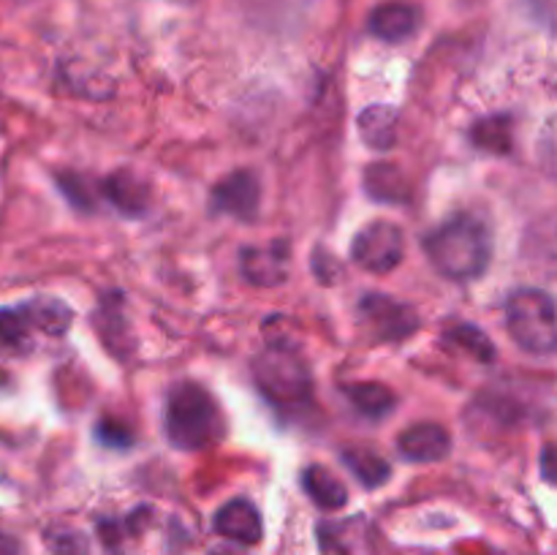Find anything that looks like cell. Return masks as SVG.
Returning a JSON list of instances; mask_svg holds the SVG:
<instances>
[{
  "instance_id": "16",
  "label": "cell",
  "mask_w": 557,
  "mask_h": 555,
  "mask_svg": "<svg viewBox=\"0 0 557 555\" xmlns=\"http://www.w3.org/2000/svg\"><path fill=\"white\" fill-rule=\"evenodd\" d=\"M302 488L315 506L326 511H337L348 504L346 484L324 466H308L302 473Z\"/></svg>"
},
{
  "instance_id": "1",
  "label": "cell",
  "mask_w": 557,
  "mask_h": 555,
  "mask_svg": "<svg viewBox=\"0 0 557 555\" xmlns=\"http://www.w3.org/2000/svg\"><path fill=\"white\" fill-rule=\"evenodd\" d=\"M430 264L451 281H473L484 275L493 256L490 232L476 215H455L424 237Z\"/></svg>"
},
{
  "instance_id": "23",
  "label": "cell",
  "mask_w": 557,
  "mask_h": 555,
  "mask_svg": "<svg viewBox=\"0 0 557 555\" xmlns=\"http://www.w3.org/2000/svg\"><path fill=\"white\" fill-rule=\"evenodd\" d=\"M58 183L63 188V194L71 199V205L79 207V210H90L92 199L90 190L85 188V180L76 177V174H58Z\"/></svg>"
},
{
  "instance_id": "20",
  "label": "cell",
  "mask_w": 557,
  "mask_h": 555,
  "mask_svg": "<svg viewBox=\"0 0 557 555\" xmlns=\"http://www.w3.org/2000/svg\"><path fill=\"white\" fill-rule=\"evenodd\" d=\"M446 341H449L451 346L468 351L471 357L482 359V362H490V359H495L493 343H490L487 335H484L482 330H476V326H468V324L451 326V330L446 332Z\"/></svg>"
},
{
  "instance_id": "4",
  "label": "cell",
  "mask_w": 557,
  "mask_h": 555,
  "mask_svg": "<svg viewBox=\"0 0 557 555\" xmlns=\"http://www.w3.org/2000/svg\"><path fill=\"white\" fill-rule=\"evenodd\" d=\"M506 330L528 354L547 357L555 351V303L542 288H517L506 299Z\"/></svg>"
},
{
  "instance_id": "12",
  "label": "cell",
  "mask_w": 557,
  "mask_h": 555,
  "mask_svg": "<svg viewBox=\"0 0 557 555\" xmlns=\"http://www.w3.org/2000/svg\"><path fill=\"white\" fill-rule=\"evenodd\" d=\"M36 335H41V332H38L30 303L0 308V351L27 354L36 343Z\"/></svg>"
},
{
  "instance_id": "22",
  "label": "cell",
  "mask_w": 557,
  "mask_h": 555,
  "mask_svg": "<svg viewBox=\"0 0 557 555\" xmlns=\"http://www.w3.org/2000/svg\"><path fill=\"white\" fill-rule=\"evenodd\" d=\"M96 439L101 441L103 446H109V449H128V446L134 444V433H131L123 422L109 417L96 424Z\"/></svg>"
},
{
  "instance_id": "9",
  "label": "cell",
  "mask_w": 557,
  "mask_h": 555,
  "mask_svg": "<svg viewBox=\"0 0 557 555\" xmlns=\"http://www.w3.org/2000/svg\"><path fill=\"white\" fill-rule=\"evenodd\" d=\"M215 531L221 533L223 539H228V542L243 544V547H253V544L261 542L264 526H261L259 509H256L250 501L234 498L218 509Z\"/></svg>"
},
{
  "instance_id": "15",
  "label": "cell",
  "mask_w": 557,
  "mask_h": 555,
  "mask_svg": "<svg viewBox=\"0 0 557 555\" xmlns=\"http://www.w3.org/2000/svg\"><path fill=\"white\" fill-rule=\"evenodd\" d=\"M359 136L370 150H392L397 141V112L384 103H373L359 114Z\"/></svg>"
},
{
  "instance_id": "2",
  "label": "cell",
  "mask_w": 557,
  "mask_h": 555,
  "mask_svg": "<svg viewBox=\"0 0 557 555\" xmlns=\"http://www.w3.org/2000/svg\"><path fill=\"white\" fill-rule=\"evenodd\" d=\"M163 433L183 452H201L223 439V414L215 397L194 381L174 384L163 406Z\"/></svg>"
},
{
  "instance_id": "14",
  "label": "cell",
  "mask_w": 557,
  "mask_h": 555,
  "mask_svg": "<svg viewBox=\"0 0 557 555\" xmlns=\"http://www.w3.org/2000/svg\"><path fill=\"white\" fill-rule=\"evenodd\" d=\"M364 190L370 199L384 201V205H403L411 196V185L395 163H370L364 172Z\"/></svg>"
},
{
  "instance_id": "13",
  "label": "cell",
  "mask_w": 557,
  "mask_h": 555,
  "mask_svg": "<svg viewBox=\"0 0 557 555\" xmlns=\"http://www.w3.org/2000/svg\"><path fill=\"white\" fill-rule=\"evenodd\" d=\"M101 194L107 196L120 212H125V215H141V212L147 210V205H150V190H147L145 180H139L134 172H128V169H120V172L109 174V177L103 180Z\"/></svg>"
},
{
  "instance_id": "26",
  "label": "cell",
  "mask_w": 557,
  "mask_h": 555,
  "mask_svg": "<svg viewBox=\"0 0 557 555\" xmlns=\"http://www.w3.org/2000/svg\"><path fill=\"white\" fill-rule=\"evenodd\" d=\"M210 555H248L245 550L232 547V544H218V547L210 550Z\"/></svg>"
},
{
  "instance_id": "6",
  "label": "cell",
  "mask_w": 557,
  "mask_h": 555,
  "mask_svg": "<svg viewBox=\"0 0 557 555\" xmlns=\"http://www.w3.org/2000/svg\"><path fill=\"white\" fill-rule=\"evenodd\" d=\"M359 313L373 337L386 343L403 341V337L413 335L419 326L417 310L406 303H397L395 297H386V294H364L359 303Z\"/></svg>"
},
{
  "instance_id": "17",
  "label": "cell",
  "mask_w": 557,
  "mask_h": 555,
  "mask_svg": "<svg viewBox=\"0 0 557 555\" xmlns=\"http://www.w3.org/2000/svg\"><path fill=\"white\" fill-rule=\"evenodd\" d=\"M346 397L351 400V406L357 408L359 414L370 419H384L395 411L397 397L389 386L375 384V381H362V384H348L343 386Z\"/></svg>"
},
{
  "instance_id": "18",
  "label": "cell",
  "mask_w": 557,
  "mask_h": 555,
  "mask_svg": "<svg viewBox=\"0 0 557 555\" xmlns=\"http://www.w3.org/2000/svg\"><path fill=\"white\" fill-rule=\"evenodd\" d=\"M343 466L364 484V488L375 490L389 479V462L379 457L375 452L368 449H348L343 452Z\"/></svg>"
},
{
  "instance_id": "3",
  "label": "cell",
  "mask_w": 557,
  "mask_h": 555,
  "mask_svg": "<svg viewBox=\"0 0 557 555\" xmlns=\"http://www.w3.org/2000/svg\"><path fill=\"white\" fill-rule=\"evenodd\" d=\"M253 379L261 395L283 411L305 406L313 395V375L299 348L292 343H270L253 359Z\"/></svg>"
},
{
  "instance_id": "10",
  "label": "cell",
  "mask_w": 557,
  "mask_h": 555,
  "mask_svg": "<svg viewBox=\"0 0 557 555\" xmlns=\"http://www.w3.org/2000/svg\"><path fill=\"white\" fill-rule=\"evenodd\" d=\"M239 270L256 286H275L288 275V245L272 243L264 248H243Z\"/></svg>"
},
{
  "instance_id": "8",
  "label": "cell",
  "mask_w": 557,
  "mask_h": 555,
  "mask_svg": "<svg viewBox=\"0 0 557 555\" xmlns=\"http://www.w3.org/2000/svg\"><path fill=\"white\" fill-rule=\"evenodd\" d=\"M397 452L408 462H438L449 457L451 435L438 422H417L397 435Z\"/></svg>"
},
{
  "instance_id": "24",
  "label": "cell",
  "mask_w": 557,
  "mask_h": 555,
  "mask_svg": "<svg viewBox=\"0 0 557 555\" xmlns=\"http://www.w3.org/2000/svg\"><path fill=\"white\" fill-rule=\"evenodd\" d=\"M553 457H555V449H553V444H547L544 446V452H542V473H544V479H547V482H553Z\"/></svg>"
},
{
  "instance_id": "21",
  "label": "cell",
  "mask_w": 557,
  "mask_h": 555,
  "mask_svg": "<svg viewBox=\"0 0 557 555\" xmlns=\"http://www.w3.org/2000/svg\"><path fill=\"white\" fill-rule=\"evenodd\" d=\"M44 542H47L49 555H90V542H87L85 533L76 531V528H49Z\"/></svg>"
},
{
  "instance_id": "5",
  "label": "cell",
  "mask_w": 557,
  "mask_h": 555,
  "mask_svg": "<svg viewBox=\"0 0 557 555\" xmlns=\"http://www.w3.org/2000/svg\"><path fill=\"white\" fill-rule=\"evenodd\" d=\"M406 256V234L397 223L384 221H370L357 232L351 243V259L362 270L375 272V275H386L395 270Z\"/></svg>"
},
{
  "instance_id": "25",
  "label": "cell",
  "mask_w": 557,
  "mask_h": 555,
  "mask_svg": "<svg viewBox=\"0 0 557 555\" xmlns=\"http://www.w3.org/2000/svg\"><path fill=\"white\" fill-rule=\"evenodd\" d=\"M0 555H16V542L3 531H0Z\"/></svg>"
},
{
  "instance_id": "7",
  "label": "cell",
  "mask_w": 557,
  "mask_h": 555,
  "mask_svg": "<svg viewBox=\"0 0 557 555\" xmlns=\"http://www.w3.org/2000/svg\"><path fill=\"white\" fill-rule=\"evenodd\" d=\"M261 185L250 169H237L218 180L212 188V212H226L239 221H253L259 215Z\"/></svg>"
},
{
  "instance_id": "19",
  "label": "cell",
  "mask_w": 557,
  "mask_h": 555,
  "mask_svg": "<svg viewBox=\"0 0 557 555\" xmlns=\"http://www.w3.org/2000/svg\"><path fill=\"white\" fill-rule=\"evenodd\" d=\"M473 141L479 150L506 156L511 150V125L509 118H487L473 128Z\"/></svg>"
},
{
  "instance_id": "11",
  "label": "cell",
  "mask_w": 557,
  "mask_h": 555,
  "mask_svg": "<svg viewBox=\"0 0 557 555\" xmlns=\"http://www.w3.org/2000/svg\"><path fill=\"white\" fill-rule=\"evenodd\" d=\"M419 22H422V14H419L417 5L411 3H384L370 14V33L375 38H384V41L397 44V41H406L411 38L413 33L419 30Z\"/></svg>"
}]
</instances>
